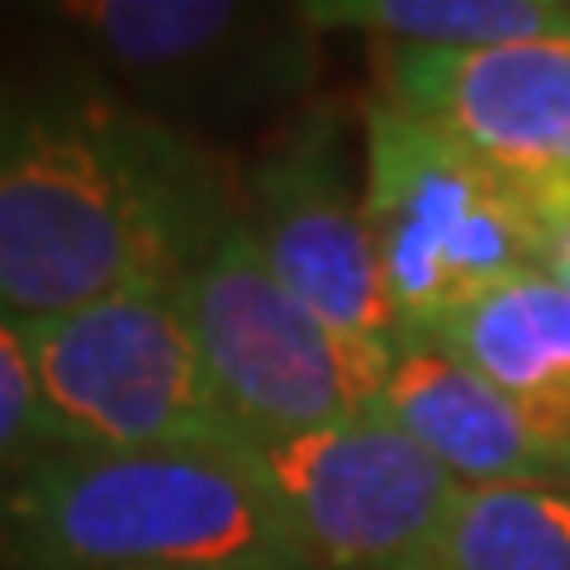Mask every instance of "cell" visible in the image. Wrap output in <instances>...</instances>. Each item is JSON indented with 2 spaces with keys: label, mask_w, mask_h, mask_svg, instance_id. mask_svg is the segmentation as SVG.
Returning a JSON list of instances; mask_svg holds the SVG:
<instances>
[{
  "label": "cell",
  "mask_w": 570,
  "mask_h": 570,
  "mask_svg": "<svg viewBox=\"0 0 570 570\" xmlns=\"http://www.w3.org/2000/svg\"><path fill=\"white\" fill-rule=\"evenodd\" d=\"M10 570H314L243 456H43L0 504Z\"/></svg>",
  "instance_id": "cell-2"
},
{
  "label": "cell",
  "mask_w": 570,
  "mask_h": 570,
  "mask_svg": "<svg viewBox=\"0 0 570 570\" xmlns=\"http://www.w3.org/2000/svg\"><path fill=\"white\" fill-rule=\"evenodd\" d=\"M318 33L352 29L385 48H499L570 33L561 0H309Z\"/></svg>",
  "instance_id": "cell-13"
},
{
  "label": "cell",
  "mask_w": 570,
  "mask_h": 570,
  "mask_svg": "<svg viewBox=\"0 0 570 570\" xmlns=\"http://www.w3.org/2000/svg\"><path fill=\"white\" fill-rule=\"evenodd\" d=\"M224 409L253 442L366 414L395 356L343 343L266 266L238 219L176 281Z\"/></svg>",
  "instance_id": "cell-6"
},
{
  "label": "cell",
  "mask_w": 570,
  "mask_h": 570,
  "mask_svg": "<svg viewBox=\"0 0 570 570\" xmlns=\"http://www.w3.org/2000/svg\"><path fill=\"white\" fill-rule=\"evenodd\" d=\"M142 570H171V566H142Z\"/></svg>",
  "instance_id": "cell-16"
},
{
  "label": "cell",
  "mask_w": 570,
  "mask_h": 570,
  "mask_svg": "<svg viewBox=\"0 0 570 570\" xmlns=\"http://www.w3.org/2000/svg\"><path fill=\"white\" fill-rule=\"evenodd\" d=\"M409 570H570V485H461Z\"/></svg>",
  "instance_id": "cell-12"
},
{
  "label": "cell",
  "mask_w": 570,
  "mask_h": 570,
  "mask_svg": "<svg viewBox=\"0 0 570 570\" xmlns=\"http://www.w3.org/2000/svg\"><path fill=\"white\" fill-rule=\"evenodd\" d=\"M371 409L404 428L456 485H570L557 442L504 390L438 347H400Z\"/></svg>",
  "instance_id": "cell-10"
},
{
  "label": "cell",
  "mask_w": 570,
  "mask_h": 570,
  "mask_svg": "<svg viewBox=\"0 0 570 570\" xmlns=\"http://www.w3.org/2000/svg\"><path fill=\"white\" fill-rule=\"evenodd\" d=\"M243 224L276 281L343 343L400 356L376 238L347 171V134L328 105L295 115L243 171Z\"/></svg>",
  "instance_id": "cell-8"
},
{
  "label": "cell",
  "mask_w": 570,
  "mask_h": 570,
  "mask_svg": "<svg viewBox=\"0 0 570 570\" xmlns=\"http://www.w3.org/2000/svg\"><path fill=\"white\" fill-rule=\"evenodd\" d=\"M29 337L58 448L195 456L253 448L214 390L176 281L29 318Z\"/></svg>",
  "instance_id": "cell-3"
},
{
  "label": "cell",
  "mask_w": 570,
  "mask_h": 570,
  "mask_svg": "<svg viewBox=\"0 0 570 570\" xmlns=\"http://www.w3.org/2000/svg\"><path fill=\"white\" fill-rule=\"evenodd\" d=\"M52 452H58V433L33 362L29 318L0 305V504Z\"/></svg>",
  "instance_id": "cell-14"
},
{
  "label": "cell",
  "mask_w": 570,
  "mask_h": 570,
  "mask_svg": "<svg viewBox=\"0 0 570 570\" xmlns=\"http://www.w3.org/2000/svg\"><path fill=\"white\" fill-rule=\"evenodd\" d=\"M362 205L400 347L485 285L538 266V228L519 186L385 100L366 110Z\"/></svg>",
  "instance_id": "cell-4"
},
{
  "label": "cell",
  "mask_w": 570,
  "mask_h": 570,
  "mask_svg": "<svg viewBox=\"0 0 570 570\" xmlns=\"http://www.w3.org/2000/svg\"><path fill=\"white\" fill-rule=\"evenodd\" d=\"M566 475H570V452H566Z\"/></svg>",
  "instance_id": "cell-17"
},
{
  "label": "cell",
  "mask_w": 570,
  "mask_h": 570,
  "mask_svg": "<svg viewBox=\"0 0 570 570\" xmlns=\"http://www.w3.org/2000/svg\"><path fill=\"white\" fill-rule=\"evenodd\" d=\"M528 214L538 228V272L557 276L570 291V190L528 195Z\"/></svg>",
  "instance_id": "cell-15"
},
{
  "label": "cell",
  "mask_w": 570,
  "mask_h": 570,
  "mask_svg": "<svg viewBox=\"0 0 570 570\" xmlns=\"http://www.w3.org/2000/svg\"><path fill=\"white\" fill-rule=\"evenodd\" d=\"M409 347L456 356L504 390L557 442L561 456L570 452V291L557 276L528 266L494 281Z\"/></svg>",
  "instance_id": "cell-11"
},
{
  "label": "cell",
  "mask_w": 570,
  "mask_h": 570,
  "mask_svg": "<svg viewBox=\"0 0 570 570\" xmlns=\"http://www.w3.org/2000/svg\"><path fill=\"white\" fill-rule=\"evenodd\" d=\"M390 110L448 134L519 195L570 190V33L499 48H376Z\"/></svg>",
  "instance_id": "cell-9"
},
{
  "label": "cell",
  "mask_w": 570,
  "mask_h": 570,
  "mask_svg": "<svg viewBox=\"0 0 570 570\" xmlns=\"http://www.w3.org/2000/svg\"><path fill=\"white\" fill-rule=\"evenodd\" d=\"M243 219V171L91 67L0 86V305L67 314L171 285Z\"/></svg>",
  "instance_id": "cell-1"
},
{
  "label": "cell",
  "mask_w": 570,
  "mask_h": 570,
  "mask_svg": "<svg viewBox=\"0 0 570 570\" xmlns=\"http://www.w3.org/2000/svg\"><path fill=\"white\" fill-rule=\"evenodd\" d=\"M138 110L167 119H238L305 96L318 33L299 6L247 0H67L48 10Z\"/></svg>",
  "instance_id": "cell-5"
},
{
  "label": "cell",
  "mask_w": 570,
  "mask_h": 570,
  "mask_svg": "<svg viewBox=\"0 0 570 570\" xmlns=\"http://www.w3.org/2000/svg\"><path fill=\"white\" fill-rule=\"evenodd\" d=\"M314 570H409L442 532L456 480L385 414L243 452Z\"/></svg>",
  "instance_id": "cell-7"
}]
</instances>
